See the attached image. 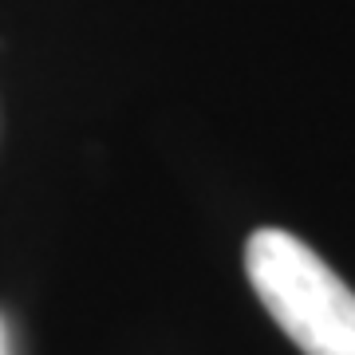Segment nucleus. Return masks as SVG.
<instances>
[{
    "label": "nucleus",
    "instance_id": "nucleus-1",
    "mask_svg": "<svg viewBox=\"0 0 355 355\" xmlns=\"http://www.w3.org/2000/svg\"><path fill=\"white\" fill-rule=\"evenodd\" d=\"M245 272L261 304L304 355H355V292L284 229H257Z\"/></svg>",
    "mask_w": 355,
    "mask_h": 355
},
{
    "label": "nucleus",
    "instance_id": "nucleus-2",
    "mask_svg": "<svg viewBox=\"0 0 355 355\" xmlns=\"http://www.w3.org/2000/svg\"><path fill=\"white\" fill-rule=\"evenodd\" d=\"M0 355H4V324H0Z\"/></svg>",
    "mask_w": 355,
    "mask_h": 355
}]
</instances>
